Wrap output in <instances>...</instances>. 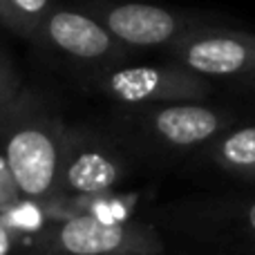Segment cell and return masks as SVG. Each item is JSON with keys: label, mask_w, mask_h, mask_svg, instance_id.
Returning <instances> with one entry per match:
<instances>
[{"label": "cell", "mask_w": 255, "mask_h": 255, "mask_svg": "<svg viewBox=\"0 0 255 255\" xmlns=\"http://www.w3.org/2000/svg\"><path fill=\"white\" fill-rule=\"evenodd\" d=\"M181 61L199 76L242 81L255 74V34L242 29H208L184 43Z\"/></svg>", "instance_id": "1"}, {"label": "cell", "mask_w": 255, "mask_h": 255, "mask_svg": "<svg viewBox=\"0 0 255 255\" xmlns=\"http://www.w3.org/2000/svg\"><path fill=\"white\" fill-rule=\"evenodd\" d=\"M58 242L70 255H108L117 251L150 253L159 247L145 231H130L119 222L81 215L61 229Z\"/></svg>", "instance_id": "2"}, {"label": "cell", "mask_w": 255, "mask_h": 255, "mask_svg": "<svg viewBox=\"0 0 255 255\" xmlns=\"http://www.w3.org/2000/svg\"><path fill=\"white\" fill-rule=\"evenodd\" d=\"M152 126L166 143L177 148H193L211 143L222 132L235 126V115L202 103H179L159 110Z\"/></svg>", "instance_id": "3"}, {"label": "cell", "mask_w": 255, "mask_h": 255, "mask_svg": "<svg viewBox=\"0 0 255 255\" xmlns=\"http://www.w3.org/2000/svg\"><path fill=\"white\" fill-rule=\"evenodd\" d=\"M7 163L16 186L25 195H43L56 175V148L52 139L38 130H22L7 145Z\"/></svg>", "instance_id": "4"}, {"label": "cell", "mask_w": 255, "mask_h": 255, "mask_svg": "<svg viewBox=\"0 0 255 255\" xmlns=\"http://www.w3.org/2000/svg\"><path fill=\"white\" fill-rule=\"evenodd\" d=\"M108 27L121 40L141 47L170 43L179 34V18L168 9L154 4L130 2L112 9L108 16Z\"/></svg>", "instance_id": "5"}, {"label": "cell", "mask_w": 255, "mask_h": 255, "mask_svg": "<svg viewBox=\"0 0 255 255\" xmlns=\"http://www.w3.org/2000/svg\"><path fill=\"white\" fill-rule=\"evenodd\" d=\"M49 34L65 52L83 58L101 56L110 47V36L106 34V29H101L88 16L72 11L56 13L49 20Z\"/></svg>", "instance_id": "6"}, {"label": "cell", "mask_w": 255, "mask_h": 255, "mask_svg": "<svg viewBox=\"0 0 255 255\" xmlns=\"http://www.w3.org/2000/svg\"><path fill=\"white\" fill-rule=\"evenodd\" d=\"M208 157L238 179H255V126H231L211 141Z\"/></svg>", "instance_id": "7"}, {"label": "cell", "mask_w": 255, "mask_h": 255, "mask_svg": "<svg viewBox=\"0 0 255 255\" xmlns=\"http://www.w3.org/2000/svg\"><path fill=\"white\" fill-rule=\"evenodd\" d=\"M67 181L81 193H101L117 181V168L103 154L85 152L70 166Z\"/></svg>", "instance_id": "8"}, {"label": "cell", "mask_w": 255, "mask_h": 255, "mask_svg": "<svg viewBox=\"0 0 255 255\" xmlns=\"http://www.w3.org/2000/svg\"><path fill=\"white\" fill-rule=\"evenodd\" d=\"M13 184H16V181H13L9 168L2 166V161H0V206H7V202H11Z\"/></svg>", "instance_id": "9"}, {"label": "cell", "mask_w": 255, "mask_h": 255, "mask_svg": "<svg viewBox=\"0 0 255 255\" xmlns=\"http://www.w3.org/2000/svg\"><path fill=\"white\" fill-rule=\"evenodd\" d=\"M242 226H244V231L255 240V199H251V202L242 208Z\"/></svg>", "instance_id": "10"}, {"label": "cell", "mask_w": 255, "mask_h": 255, "mask_svg": "<svg viewBox=\"0 0 255 255\" xmlns=\"http://www.w3.org/2000/svg\"><path fill=\"white\" fill-rule=\"evenodd\" d=\"M13 2H16L22 11L36 13V11H40V9L45 7V2H47V0H13Z\"/></svg>", "instance_id": "11"}, {"label": "cell", "mask_w": 255, "mask_h": 255, "mask_svg": "<svg viewBox=\"0 0 255 255\" xmlns=\"http://www.w3.org/2000/svg\"><path fill=\"white\" fill-rule=\"evenodd\" d=\"M238 85L240 88H247V90H251V92H255V74L247 76V79H242V81H238Z\"/></svg>", "instance_id": "12"}, {"label": "cell", "mask_w": 255, "mask_h": 255, "mask_svg": "<svg viewBox=\"0 0 255 255\" xmlns=\"http://www.w3.org/2000/svg\"><path fill=\"white\" fill-rule=\"evenodd\" d=\"M7 251V235L2 233V229H0V255Z\"/></svg>", "instance_id": "13"}]
</instances>
